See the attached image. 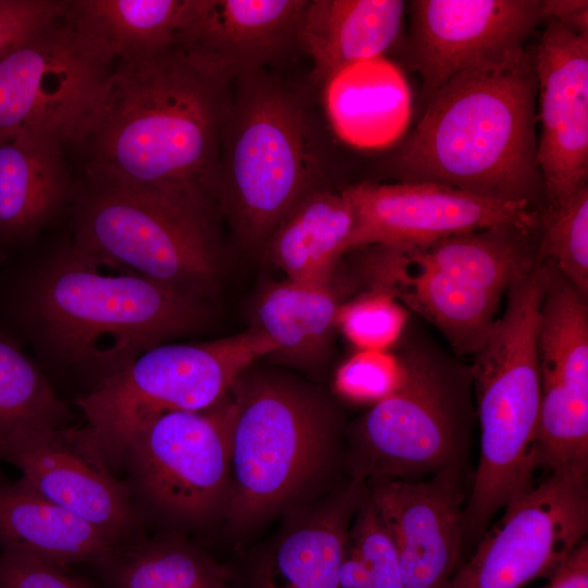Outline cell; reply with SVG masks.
<instances>
[{
	"label": "cell",
	"instance_id": "ac0fdd59",
	"mask_svg": "<svg viewBox=\"0 0 588 588\" xmlns=\"http://www.w3.org/2000/svg\"><path fill=\"white\" fill-rule=\"evenodd\" d=\"M362 275L437 327L457 355H475L498 320L501 297L469 287L416 257L408 246L358 248Z\"/></svg>",
	"mask_w": 588,
	"mask_h": 588
},
{
	"label": "cell",
	"instance_id": "4dcf8cb0",
	"mask_svg": "<svg viewBox=\"0 0 588 588\" xmlns=\"http://www.w3.org/2000/svg\"><path fill=\"white\" fill-rule=\"evenodd\" d=\"M538 253L580 293L588 295V186L546 208Z\"/></svg>",
	"mask_w": 588,
	"mask_h": 588
},
{
	"label": "cell",
	"instance_id": "3957f363",
	"mask_svg": "<svg viewBox=\"0 0 588 588\" xmlns=\"http://www.w3.org/2000/svg\"><path fill=\"white\" fill-rule=\"evenodd\" d=\"M204 299L72 247L35 281L29 317L63 360L110 376L145 351L193 332Z\"/></svg>",
	"mask_w": 588,
	"mask_h": 588
},
{
	"label": "cell",
	"instance_id": "d4e9b609",
	"mask_svg": "<svg viewBox=\"0 0 588 588\" xmlns=\"http://www.w3.org/2000/svg\"><path fill=\"white\" fill-rule=\"evenodd\" d=\"M336 284L334 278L322 283L286 279L261 292L254 327L274 344L275 352L269 357L301 368L322 362L342 304Z\"/></svg>",
	"mask_w": 588,
	"mask_h": 588
},
{
	"label": "cell",
	"instance_id": "7402d4cb",
	"mask_svg": "<svg viewBox=\"0 0 588 588\" xmlns=\"http://www.w3.org/2000/svg\"><path fill=\"white\" fill-rule=\"evenodd\" d=\"M322 105L333 133L364 149L396 140L411 117V93L404 74L387 58L351 63L322 82Z\"/></svg>",
	"mask_w": 588,
	"mask_h": 588
},
{
	"label": "cell",
	"instance_id": "603a6c76",
	"mask_svg": "<svg viewBox=\"0 0 588 588\" xmlns=\"http://www.w3.org/2000/svg\"><path fill=\"white\" fill-rule=\"evenodd\" d=\"M405 8L400 0H308L297 44L315 78L322 83L351 63L382 57L399 38Z\"/></svg>",
	"mask_w": 588,
	"mask_h": 588
},
{
	"label": "cell",
	"instance_id": "7c38bea8",
	"mask_svg": "<svg viewBox=\"0 0 588 588\" xmlns=\"http://www.w3.org/2000/svg\"><path fill=\"white\" fill-rule=\"evenodd\" d=\"M587 531V479L551 473L504 509L446 588H522L550 577Z\"/></svg>",
	"mask_w": 588,
	"mask_h": 588
},
{
	"label": "cell",
	"instance_id": "6da1fadb",
	"mask_svg": "<svg viewBox=\"0 0 588 588\" xmlns=\"http://www.w3.org/2000/svg\"><path fill=\"white\" fill-rule=\"evenodd\" d=\"M234 78L176 45L115 62L72 142L85 148L91 187L218 218L220 142Z\"/></svg>",
	"mask_w": 588,
	"mask_h": 588
},
{
	"label": "cell",
	"instance_id": "4fadbf2b",
	"mask_svg": "<svg viewBox=\"0 0 588 588\" xmlns=\"http://www.w3.org/2000/svg\"><path fill=\"white\" fill-rule=\"evenodd\" d=\"M355 218L350 252L373 245L416 246L467 232L539 229L543 210L429 182H360L341 189Z\"/></svg>",
	"mask_w": 588,
	"mask_h": 588
},
{
	"label": "cell",
	"instance_id": "e0dca14e",
	"mask_svg": "<svg viewBox=\"0 0 588 588\" xmlns=\"http://www.w3.org/2000/svg\"><path fill=\"white\" fill-rule=\"evenodd\" d=\"M372 481L368 497L395 543L404 588H446L464 535L462 467Z\"/></svg>",
	"mask_w": 588,
	"mask_h": 588
},
{
	"label": "cell",
	"instance_id": "44dd1931",
	"mask_svg": "<svg viewBox=\"0 0 588 588\" xmlns=\"http://www.w3.org/2000/svg\"><path fill=\"white\" fill-rule=\"evenodd\" d=\"M125 543L46 499L21 478L0 479V551L68 567L101 565Z\"/></svg>",
	"mask_w": 588,
	"mask_h": 588
},
{
	"label": "cell",
	"instance_id": "d590c367",
	"mask_svg": "<svg viewBox=\"0 0 588 588\" xmlns=\"http://www.w3.org/2000/svg\"><path fill=\"white\" fill-rule=\"evenodd\" d=\"M0 588H94L68 567L0 551Z\"/></svg>",
	"mask_w": 588,
	"mask_h": 588
},
{
	"label": "cell",
	"instance_id": "277c9868",
	"mask_svg": "<svg viewBox=\"0 0 588 588\" xmlns=\"http://www.w3.org/2000/svg\"><path fill=\"white\" fill-rule=\"evenodd\" d=\"M328 156L321 124L301 91L269 70L235 76L216 194L243 244L262 248L298 203L328 187Z\"/></svg>",
	"mask_w": 588,
	"mask_h": 588
},
{
	"label": "cell",
	"instance_id": "cb8c5ba5",
	"mask_svg": "<svg viewBox=\"0 0 588 588\" xmlns=\"http://www.w3.org/2000/svg\"><path fill=\"white\" fill-rule=\"evenodd\" d=\"M354 224V211L343 192L329 186L319 188L282 219L262 249L287 280L327 282L350 253Z\"/></svg>",
	"mask_w": 588,
	"mask_h": 588
},
{
	"label": "cell",
	"instance_id": "4316f807",
	"mask_svg": "<svg viewBox=\"0 0 588 588\" xmlns=\"http://www.w3.org/2000/svg\"><path fill=\"white\" fill-rule=\"evenodd\" d=\"M537 230L490 228L408 247L453 280L502 298L535 265Z\"/></svg>",
	"mask_w": 588,
	"mask_h": 588
},
{
	"label": "cell",
	"instance_id": "7a4b0ae2",
	"mask_svg": "<svg viewBox=\"0 0 588 588\" xmlns=\"http://www.w3.org/2000/svg\"><path fill=\"white\" fill-rule=\"evenodd\" d=\"M534 52L463 70L426 102L384 162L395 182H429L546 210L537 159Z\"/></svg>",
	"mask_w": 588,
	"mask_h": 588
},
{
	"label": "cell",
	"instance_id": "d6986e66",
	"mask_svg": "<svg viewBox=\"0 0 588 588\" xmlns=\"http://www.w3.org/2000/svg\"><path fill=\"white\" fill-rule=\"evenodd\" d=\"M308 0H186L175 45L234 76L268 70L297 44Z\"/></svg>",
	"mask_w": 588,
	"mask_h": 588
},
{
	"label": "cell",
	"instance_id": "484cf974",
	"mask_svg": "<svg viewBox=\"0 0 588 588\" xmlns=\"http://www.w3.org/2000/svg\"><path fill=\"white\" fill-rule=\"evenodd\" d=\"M57 138L22 134L0 144V231L28 233L64 203L69 175Z\"/></svg>",
	"mask_w": 588,
	"mask_h": 588
},
{
	"label": "cell",
	"instance_id": "f546056e",
	"mask_svg": "<svg viewBox=\"0 0 588 588\" xmlns=\"http://www.w3.org/2000/svg\"><path fill=\"white\" fill-rule=\"evenodd\" d=\"M70 416L40 369L0 335V444L19 431L65 426Z\"/></svg>",
	"mask_w": 588,
	"mask_h": 588
},
{
	"label": "cell",
	"instance_id": "ffe728a7",
	"mask_svg": "<svg viewBox=\"0 0 588 588\" xmlns=\"http://www.w3.org/2000/svg\"><path fill=\"white\" fill-rule=\"evenodd\" d=\"M363 495L362 482L354 480L238 568L229 566V588H336L351 522Z\"/></svg>",
	"mask_w": 588,
	"mask_h": 588
},
{
	"label": "cell",
	"instance_id": "83f0119b",
	"mask_svg": "<svg viewBox=\"0 0 588 588\" xmlns=\"http://www.w3.org/2000/svg\"><path fill=\"white\" fill-rule=\"evenodd\" d=\"M186 0H72L66 21L113 62L175 45Z\"/></svg>",
	"mask_w": 588,
	"mask_h": 588
},
{
	"label": "cell",
	"instance_id": "f1b7e54d",
	"mask_svg": "<svg viewBox=\"0 0 588 588\" xmlns=\"http://www.w3.org/2000/svg\"><path fill=\"white\" fill-rule=\"evenodd\" d=\"M109 588H229V566L185 540L130 542L99 565Z\"/></svg>",
	"mask_w": 588,
	"mask_h": 588
},
{
	"label": "cell",
	"instance_id": "30bf717a",
	"mask_svg": "<svg viewBox=\"0 0 588 588\" xmlns=\"http://www.w3.org/2000/svg\"><path fill=\"white\" fill-rule=\"evenodd\" d=\"M64 14L0 60V144L22 134L72 143L112 72Z\"/></svg>",
	"mask_w": 588,
	"mask_h": 588
},
{
	"label": "cell",
	"instance_id": "1f68e13d",
	"mask_svg": "<svg viewBox=\"0 0 588 588\" xmlns=\"http://www.w3.org/2000/svg\"><path fill=\"white\" fill-rule=\"evenodd\" d=\"M347 547L363 563L372 588H404L395 543L368 493L353 517Z\"/></svg>",
	"mask_w": 588,
	"mask_h": 588
},
{
	"label": "cell",
	"instance_id": "5bb4252c",
	"mask_svg": "<svg viewBox=\"0 0 588 588\" xmlns=\"http://www.w3.org/2000/svg\"><path fill=\"white\" fill-rule=\"evenodd\" d=\"M409 8L407 58L426 102L458 72L525 49L543 22L539 0H415Z\"/></svg>",
	"mask_w": 588,
	"mask_h": 588
},
{
	"label": "cell",
	"instance_id": "8fae6325",
	"mask_svg": "<svg viewBox=\"0 0 588 588\" xmlns=\"http://www.w3.org/2000/svg\"><path fill=\"white\" fill-rule=\"evenodd\" d=\"M219 404L205 412L160 414L135 433L122 457L132 500L156 516L184 524L203 523L225 504L228 412Z\"/></svg>",
	"mask_w": 588,
	"mask_h": 588
},
{
	"label": "cell",
	"instance_id": "836d02e7",
	"mask_svg": "<svg viewBox=\"0 0 588 588\" xmlns=\"http://www.w3.org/2000/svg\"><path fill=\"white\" fill-rule=\"evenodd\" d=\"M399 375L396 356L384 351L360 350L340 366L335 387L348 399L376 403L392 391Z\"/></svg>",
	"mask_w": 588,
	"mask_h": 588
},
{
	"label": "cell",
	"instance_id": "2e32d148",
	"mask_svg": "<svg viewBox=\"0 0 588 588\" xmlns=\"http://www.w3.org/2000/svg\"><path fill=\"white\" fill-rule=\"evenodd\" d=\"M534 52L541 136L537 159L547 208L588 180V37L547 21Z\"/></svg>",
	"mask_w": 588,
	"mask_h": 588
},
{
	"label": "cell",
	"instance_id": "52a82bcc",
	"mask_svg": "<svg viewBox=\"0 0 588 588\" xmlns=\"http://www.w3.org/2000/svg\"><path fill=\"white\" fill-rule=\"evenodd\" d=\"M274 352L254 326L218 340L156 345L77 400L86 434L108 466H117L147 421L167 412L213 408L245 370Z\"/></svg>",
	"mask_w": 588,
	"mask_h": 588
},
{
	"label": "cell",
	"instance_id": "d6a6232c",
	"mask_svg": "<svg viewBox=\"0 0 588 588\" xmlns=\"http://www.w3.org/2000/svg\"><path fill=\"white\" fill-rule=\"evenodd\" d=\"M405 313L391 296L377 291L342 303L336 328L359 350L384 351L400 336Z\"/></svg>",
	"mask_w": 588,
	"mask_h": 588
},
{
	"label": "cell",
	"instance_id": "ba28073f",
	"mask_svg": "<svg viewBox=\"0 0 588 588\" xmlns=\"http://www.w3.org/2000/svg\"><path fill=\"white\" fill-rule=\"evenodd\" d=\"M395 387L359 419L354 473L365 478L421 479L462 467L468 443L470 370L426 344L396 356Z\"/></svg>",
	"mask_w": 588,
	"mask_h": 588
},
{
	"label": "cell",
	"instance_id": "5b68a950",
	"mask_svg": "<svg viewBox=\"0 0 588 588\" xmlns=\"http://www.w3.org/2000/svg\"><path fill=\"white\" fill-rule=\"evenodd\" d=\"M552 267L539 254L507 291L498 318L469 367L480 425V457L464 531L481 534L493 515L534 488L541 403L538 323Z\"/></svg>",
	"mask_w": 588,
	"mask_h": 588
},
{
	"label": "cell",
	"instance_id": "8d00e7d4",
	"mask_svg": "<svg viewBox=\"0 0 588 588\" xmlns=\"http://www.w3.org/2000/svg\"><path fill=\"white\" fill-rule=\"evenodd\" d=\"M543 22L554 21L572 32L588 37V1L541 0Z\"/></svg>",
	"mask_w": 588,
	"mask_h": 588
},
{
	"label": "cell",
	"instance_id": "74e56055",
	"mask_svg": "<svg viewBox=\"0 0 588 588\" xmlns=\"http://www.w3.org/2000/svg\"><path fill=\"white\" fill-rule=\"evenodd\" d=\"M544 588H588L587 540L549 577V584Z\"/></svg>",
	"mask_w": 588,
	"mask_h": 588
},
{
	"label": "cell",
	"instance_id": "8992f818",
	"mask_svg": "<svg viewBox=\"0 0 588 588\" xmlns=\"http://www.w3.org/2000/svg\"><path fill=\"white\" fill-rule=\"evenodd\" d=\"M230 392L224 505L234 523L245 525L292 500L323 469L335 422L329 405L311 390L250 367Z\"/></svg>",
	"mask_w": 588,
	"mask_h": 588
},
{
	"label": "cell",
	"instance_id": "9a60e30c",
	"mask_svg": "<svg viewBox=\"0 0 588 588\" xmlns=\"http://www.w3.org/2000/svg\"><path fill=\"white\" fill-rule=\"evenodd\" d=\"M0 460L46 499L132 542L138 515L127 485L112 474L84 428L19 431L0 444Z\"/></svg>",
	"mask_w": 588,
	"mask_h": 588
},
{
	"label": "cell",
	"instance_id": "e575fe53",
	"mask_svg": "<svg viewBox=\"0 0 588 588\" xmlns=\"http://www.w3.org/2000/svg\"><path fill=\"white\" fill-rule=\"evenodd\" d=\"M68 8L60 0H0V60L15 45L46 27Z\"/></svg>",
	"mask_w": 588,
	"mask_h": 588
},
{
	"label": "cell",
	"instance_id": "f35d334b",
	"mask_svg": "<svg viewBox=\"0 0 588 588\" xmlns=\"http://www.w3.org/2000/svg\"><path fill=\"white\" fill-rule=\"evenodd\" d=\"M336 588H372L366 568L347 544L340 566Z\"/></svg>",
	"mask_w": 588,
	"mask_h": 588
},
{
	"label": "cell",
	"instance_id": "9c48e42d",
	"mask_svg": "<svg viewBox=\"0 0 588 588\" xmlns=\"http://www.w3.org/2000/svg\"><path fill=\"white\" fill-rule=\"evenodd\" d=\"M217 221L169 200L91 187L74 247L204 299L220 270Z\"/></svg>",
	"mask_w": 588,
	"mask_h": 588
}]
</instances>
